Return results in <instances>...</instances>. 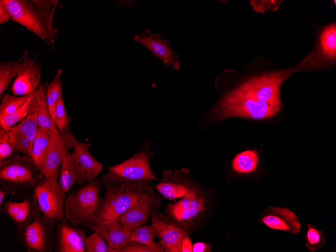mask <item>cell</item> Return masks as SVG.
<instances>
[{
	"instance_id": "1",
	"label": "cell",
	"mask_w": 336,
	"mask_h": 252,
	"mask_svg": "<svg viewBox=\"0 0 336 252\" xmlns=\"http://www.w3.org/2000/svg\"><path fill=\"white\" fill-rule=\"evenodd\" d=\"M105 197L94 223L118 220L133 205L155 194L151 186L138 183L105 184Z\"/></svg>"
},
{
	"instance_id": "2",
	"label": "cell",
	"mask_w": 336,
	"mask_h": 252,
	"mask_svg": "<svg viewBox=\"0 0 336 252\" xmlns=\"http://www.w3.org/2000/svg\"><path fill=\"white\" fill-rule=\"evenodd\" d=\"M327 62L319 51H312L297 66L252 77L238 88L258 101L271 105H281L280 87L290 75L298 71L318 68Z\"/></svg>"
},
{
	"instance_id": "3",
	"label": "cell",
	"mask_w": 336,
	"mask_h": 252,
	"mask_svg": "<svg viewBox=\"0 0 336 252\" xmlns=\"http://www.w3.org/2000/svg\"><path fill=\"white\" fill-rule=\"evenodd\" d=\"M43 177L27 155L13 153L0 160L1 188L9 195L22 198L33 192Z\"/></svg>"
},
{
	"instance_id": "4",
	"label": "cell",
	"mask_w": 336,
	"mask_h": 252,
	"mask_svg": "<svg viewBox=\"0 0 336 252\" xmlns=\"http://www.w3.org/2000/svg\"><path fill=\"white\" fill-rule=\"evenodd\" d=\"M9 9L12 20L26 28L45 42L53 50L58 31L53 27L55 7L50 10L38 8L32 0H2Z\"/></svg>"
},
{
	"instance_id": "5",
	"label": "cell",
	"mask_w": 336,
	"mask_h": 252,
	"mask_svg": "<svg viewBox=\"0 0 336 252\" xmlns=\"http://www.w3.org/2000/svg\"><path fill=\"white\" fill-rule=\"evenodd\" d=\"M102 183L100 179L96 178L66 196L64 218L74 227H87L95 223L103 201L100 196Z\"/></svg>"
},
{
	"instance_id": "6",
	"label": "cell",
	"mask_w": 336,
	"mask_h": 252,
	"mask_svg": "<svg viewBox=\"0 0 336 252\" xmlns=\"http://www.w3.org/2000/svg\"><path fill=\"white\" fill-rule=\"evenodd\" d=\"M280 106L258 101L238 87L226 95L214 110L216 119L239 117L262 119L277 114Z\"/></svg>"
},
{
	"instance_id": "7",
	"label": "cell",
	"mask_w": 336,
	"mask_h": 252,
	"mask_svg": "<svg viewBox=\"0 0 336 252\" xmlns=\"http://www.w3.org/2000/svg\"><path fill=\"white\" fill-rule=\"evenodd\" d=\"M152 154L149 143L143 142L140 149L132 156L108 167L107 173L100 178L102 183L134 182L149 185L156 179L150 166Z\"/></svg>"
},
{
	"instance_id": "8",
	"label": "cell",
	"mask_w": 336,
	"mask_h": 252,
	"mask_svg": "<svg viewBox=\"0 0 336 252\" xmlns=\"http://www.w3.org/2000/svg\"><path fill=\"white\" fill-rule=\"evenodd\" d=\"M55 222L54 219L41 213L17 233L15 240L28 252H53Z\"/></svg>"
},
{
	"instance_id": "9",
	"label": "cell",
	"mask_w": 336,
	"mask_h": 252,
	"mask_svg": "<svg viewBox=\"0 0 336 252\" xmlns=\"http://www.w3.org/2000/svg\"><path fill=\"white\" fill-rule=\"evenodd\" d=\"M42 214L56 222L64 219V205L66 195L59 186L55 177H43L34 189Z\"/></svg>"
},
{
	"instance_id": "10",
	"label": "cell",
	"mask_w": 336,
	"mask_h": 252,
	"mask_svg": "<svg viewBox=\"0 0 336 252\" xmlns=\"http://www.w3.org/2000/svg\"><path fill=\"white\" fill-rule=\"evenodd\" d=\"M76 140L69 128L62 131L56 129L50 132L47 155L41 171L44 177H55L58 179L62 161Z\"/></svg>"
},
{
	"instance_id": "11",
	"label": "cell",
	"mask_w": 336,
	"mask_h": 252,
	"mask_svg": "<svg viewBox=\"0 0 336 252\" xmlns=\"http://www.w3.org/2000/svg\"><path fill=\"white\" fill-rule=\"evenodd\" d=\"M22 202L6 201L0 206L1 214L11 219L17 233L21 231L41 212L34 192L22 198Z\"/></svg>"
},
{
	"instance_id": "12",
	"label": "cell",
	"mask_w": 336,
	"mask_h": 252,
	"mask_svg": "<svg viewBox=\"0 0 336 252\" xmlns=\"http://www.w3.org/2000/svg\"><path fill=\"white\" fill-rule=\"evenodd\" d=\"M23 61L11 88L14 96H29L35 93L40 86L41 68L37 57H30L28 50L23 54Z\"/></svg>"
},
{
	"instance_id": "13",
	"label": "cell",
	"mask_w": 336,
	"mask_h": 252,
	"mask_svg": "<svg viewBox=\"0 0 336 252\" xmlns=\"http://www.w3.org/2000/svg\"><path fill=\"white\" fill-rule=\"evenodd\" d=\"M152 224L155 228L160 243L165 252H181L182 242L188 235L187 231L169 216L161 213L153 214Z\"/></svg>"
},
{
	"instance_id": "14",
	"label": "cell",
	"mask_w": 336,
	"mask_h": 252,
	"mask_svg": "<svg viewBox=\"0 0 336 252\" xmlns=\"http://www.w3.org/2000/svg\"><path fill=\"white\" fill-rule=\"evenodd\" d=\"M189 172V170L185 168L163 171V178L155 188L169 200L182 198L194 187Z\"/></svg>"
},
{
	"instance_id": "15",
	"label": "cell",
	"mask_w": 336,
	"mask_h": 252,
	"mask_svg": "<svg viewBox=\"0 0 336 252\" xmlns=\"http://www.w3.org/2000/svg\"><path fill=\"white\" fill-rule=\"evenodd\" d=\"M87 235L78 227H74L64 218L55 222L54 251L85 252Z\"/></svg>"
},
{
	"instance_id": "16",
	"label": "cell",
	"mask_w": 336,
	"mask_h": 252,
	"mask_svg": "<svg viewBox=\"0 0 336 252\" xmlns=\"http://www.w3.org/2000/svg\"><path fill=\"white\" fill-rule=\"evenodd\" d=\"M38 127L35 116L32 114L8 131L14 146V153L30 156Z\"/></svg>"
},
{
	"instance_id": "17",
	"label": "cell",
	"mask_w": 336,
	"mask_h": 252,
	"mask_svg": "<svg viewBox=\"0 0 336 252\" xmlns=\"http://www.w3.org/2000/svg\"><path fill=\"white\" fill-rule=\"evenodd\" d=\"M160 205L159 197L155 193L133 205L118 220L133 231L143 226L150 215L155 214Z\"/></svg>"
},
{
	"instance_id": "18",
	"label": "cell",
	"mask_w": 336,
	"mask_h": 252,
	"mask_svg": "<svg viewBox=\"0 0 336 252\" xmlns=\"http://www.w3.org/2000/svg\"><path fill=\"white\" fill-rule=\"evenodd\" d=\"M260 220L269 228L293 234L298 233L301 228L296 215L284 207L271 206L263 212Z\"/></svg>"
},
{
	"instance_id": "19",
	"label": "cell",
	"mask_w": 336,
	"mask_h": 252,
	"mask_svg": "<svg viewBox=\"0 0 336 252\" xmlns=\"http://www.w3.org/2000/svg\"><path fill=\"white\" fill-rule=\"evenodd\" d=\"M134 39L147 48L167 66L176 69L179 68L176 54L168 43L158 35L146 31L135 35Z\"/></svg>"
},
{
	"instance_id": "20",
	"label": "cell",
	"mask_w": 336,
	"mask_h": 252,
	"mask_svg": "<svg viewBox=\"0 0 336 252\" xmlns=\"http://www.w3.org/2000/svg\"><path fill=\"white\" fill-rule=\"evenodd\" d=\"M87 227L100 234L117 252H119L129 241L132 231L119 220L105 223H93Z\"/></svg>"
},
{
	"instance_id": "21",
	"label": "cell",
	"mask_w": 336,
	"mask_h": 252,
	"mask_svg": "<svg viewBox=\"0 0 336 252\" xmlns=\"http://www.w3.org/2000/svg\"><path fill=\"white\" fill-rule=\"evenodd\" d=\"M58 182L65 193H67L75 184H82L88 182L87 175L73 152H68L62 161Z\"/></svg>"
},
{
	"instance_id": "22",
	"label": "cell",
	"mask_w": 336,
	"mask_h": 252,
	"mask_svg": "<svg viewBox=\"0 0 336 252\" xmlns=\"http://www.w3.org/2000/svg\"><path fill=\"white\" fill-rule=\"evenodd\" d=\"M90 146V143L79 142L76 140L72 148L73 152L87 175L88 183L93 181L98 176L103 166L90 152L89 148Z\"/></svg>"
},
{
	"instance_id": "23",
	"label": "cell",
	"mask_w": 336,
	"mask_h": 252,
	"mask_svg": "<svg viewBox=\"0 0 336 252\" xmlns=\"http://www.w3.org/2000/svg\"><path fill=\"white\" fill-rule=\"evenodd\" d=\"M47 83L40 85L34 93L36 103L34 114L38 126L45 128L51 132L57 129L54 124L47 105Z\"/></svg>"
},
{
	"instance_id": "24",
	"label": "cell",
	"mask_w": 336,
	"mask_h": 252,
	"mask_svg": "<svg viewBox=\"0 0 336 252\" xmlns=\"http://www.w3.org/2000/svg\"><path fill=\"white\" fill-rule=\"evenodd\" d=\"M50 132L38 127L30 153V158L35 165L41 172L43 167L50 141Z\"/></svg>"
},
{
	"instance_id": "25",
	"label": "cell",
	"mask_w": 336,
	"mask_h": 252,
	"mask_svg": "<svg viewBox=\"0 0 336 252\" xmlns=\"http://www.w3.org/2000/svg\"><path fill=\"white\" fill-rule=\"evenodd\" d=\"M317 45L323 56L329 62L335 61L336 26L332 23L322 29Z\"/></svg>"
},
{
	"instance_id": "26",
	"label": "cell",
	"mask_w": 336,
	"mask_h": 252,
	"mask_svg": "<svg viewBox=\"0 0 336 252\" xmlns=\"http://www.w3.org/2000/svg\"><path fill=\"white\" fill-rule=\"evenodd\" d=\"M35 94L31 95L24 105L14 113L0 118V127L7 131L28 116L34 114L35 108Z\"/></svg>"
},
{
	"instance_id": "27",
	"label": "cell",
	"mask_w": 336,
	"mask_h": 252,
	"mask_svg": "<svg viewBox=\"0 0 336 252\" xmlns=\"http://www.w3.org/2000/svg\"><path fill=\"white\" fill-rule=\"evenodd\" d=\"M23 56L16 60L2 61L0 64V98H2L6 91L13 79L17 76L21 68Z\"/></svg>"
},
{
	"instance_id": "28",
	"label": "cell",
	"mask_w": 336,
	"mask_h": 252,
	"mask_svg": "<svg viewBox=\"0 0 336 252\" xmlns=\"http://www.w3.org/2000/svg\"><path fill=\"white\" fill-rule=\"evenodd\" d=\"M157 236V232L152 224L143 225L132 231L129 241L145 243L154 248L157 252L164 251L160 242H155L154 240V237Z\"/></svg>"
},
{
	"instance_id": "29",
	"label": "cell",
	"mask_w": 336,
	"mask_h": 252,
	"mask_svg": "<svg viewBox=\"0 0 336 252\" xmlns=\"http://www.w3.org/2000/svg\"><path fill=\"white\" fill-rule=\"evenodd\" d=\"M62 69H58L56 75L46 88V102L50 113L53 119L56 105L62 98L63 82L61 80Z\"/></svg>"
},
{
	"instance_id": "30",
	"label": "cell",
	"mask_w": 336,
	"mask_h": 252,
	"mask_svg": "<svg viewBox=\"0 0 336 252\" xmlns=\"http://www.w3.org/2000/svg\"><path fill=\"white\" fill-rule=\"evenodd\" d=\"M205 210V200L197 190L191 200L189 209L179 225L188 231L191 229L196 219Z\"/></svg>"
},
{
	"instance_id": "31",
	"label": "cell",
	"mask_w": 336,
	"mask_h": 252,
	"mask_svg": "<svg viewBox=\"0 0 336 252\" xmlns=\"http://www.w3.org/2000/svg\"><path fill=\"white\" fill-rule=\"evenodd\" d=\"M258 161L257 152L246 150L237 154L232 161L233 170L239 173H249L255 171Z\"/></svg>"
},
{
	"instance_id": "32",
	"label": "cell",
	"mask_w": 336,
	"mask_h": 252,
	"mask_svg": "<svg viewBox=\"0 0 336 252\" xmlns=\"http://www.w3.org/2000/svg\"><path fill=\"white\" fill-rule=\"evenodd\" d=\"M30 96H14L9 94L5 95L2 98L0 105V118L15 112L24 105Z\"/></svg>"
},
{
	"instance_id": "33",
	"label": "cell",
	"mask_w": 336,
	"mask_h": 252,
	"mask_svg": "<svg viewBox=\"0 0 336 252\" xmlns=\"http://www.w3.org/2000/svg\"><path fill=\"white\" fill-rule=\"evenodd\" d=\"M308 230L305 236V246L311 251L321 248L325 244V240L322 232L317 229L314 225L307 224Z\"/></svg>"
},
{
	"instance_id": "34",
	"label": "cell",
	"mask_w": 336,
	"mask_h": 252,
	"mask_svg": "<svg viewBox=\"0 0 336 252\" xmlns=\"http://www.w3.org/2000/svg\"><path fill=\"white\" fill-rule=\"evenodd\" d=\"M85 247L87 252H117L107 244L100 234L95 232L87 237Z\"/></svg>"
},
{
	"instance_id": "35",
	"label": "cell",
	"mask_w": 336,
	"mask_h": 252,
	"mask_svg": "<svg viewBox=\"0 0 336 252\" xmlns=\"http://www.w3.org/2000/svg\"><path fill=\"white\" fill-rule=\"evenodd\" d=\"M69 119L62 97L56 105L53 118L54 124L58 131H62L69 128Z\"/></svg>"
},
{
	"instance_id": "36",
	"label": "cell",
	"mask_w": 336,
	"mask_h": 252,
	"mask_svg": "<svg viewBox=\"0 0 336 252\" xmlns=\"http://www.w3.org/2000/svg\"><path fill=\"white\" fill-rule=\"evenodd\" d=\"M14 153V148L8 131L0 129V160H4Z\"/></svg>"
},
{
	"instance_id": "37",
	"label": "cell",
	"mask_w": 336,
	"mask_h": 252,
	"mask_svg": "<svg viewBox=\"0 0 336 252\" xmlns=\"http://www.w3.org/2000/svg\"><path fill=\"white\" fill-rule=\"evenodd\" d=\"M119 252H157L153 247L143 243L129 241Z\"/></svg>"
},
{
	"instance_id": "38",
	"label": "cell",
	"mask_w": 336,
	"mask_h": 252,
	"mask_svg": "<svg viewBox=\"0 0 336 252\" xmlns=\"http://www.w3.org/2000/svg\"><path fill=\"white\" fill-rule=\"evenodd\" d=\"M12 15L6 5L0 1V24L2 25L5 23L12 20Z\"/></svg>"
},
{
	"instance_id": "39",
	"label": "cell",
	"mask_w": 336,
	"mask_h": 252,
	"mask_svg": "<svg viewBox=\"0 0 336 252\" xmlns=\"http://www.w3.org/2000/svg\"><path fill=\"white\" fill-rule=\"evenodd\" d=\"M207 244L204 242H199L194 243L192 246L193 252L209 251Z\"/></svg>"
},
{
	"instance_id": "40",
	"label": "cell",
	"mask_w": 336,
	"mask_h": 252,
	"mask_svg": "<svg viewBox=\"0 0 336 252\" xmlns=\"http://www.w3.org/2000/svg\"><path fill=\"white\" fill-rule=\"evenodd\" d=\"M192 245L189 235L184 239L181 247V252H192Z\"/></svg>"
},
{
	"instance_id": "41",
	"label": "cell",
	"mask_w": 336,
	"mask_h": 252,
	"mask_svg": "<svg viewBox=\"0 0 336 252\" xmlns=\"http://www.w3.org/2000/svg\"><path fill=\"white\" fill-rule=\"evenodd\" d=\"M6 195H9V193L8 192H7V191L4 190L3 189H2V188H1V189H0V206L3 204L4 199L5 198V196Z\"/></svg>"
}]
</instances>
